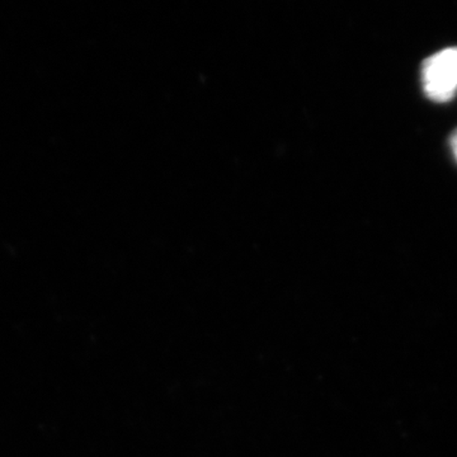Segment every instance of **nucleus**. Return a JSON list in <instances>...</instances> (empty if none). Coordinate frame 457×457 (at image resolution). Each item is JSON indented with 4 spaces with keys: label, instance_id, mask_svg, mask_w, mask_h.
Segmentation results:
<instances>
[{
    "label": "nucleus",
    "instance_id": "2",
    "mask_svg": "<svg viewBox=\"0 0 457 457\" xmlns=\"http://www.w3.org/2000/svg\"><path fill=\"white\" fill-rule=\"evenodd\" d=\"M450 146L451 150H453V154L455 156L457 162V129L455 131L451 134L450 137Z\"/></svg>",
    "mask_w": 457,
    "mask_h": 457
},
{
    "label": "nucleus",
    "instance_id": "1",
    "mask_svg": "<svg viewBox=\"0 0 457 457\" xmlns=\"http://www.w3.org/2000/svg\"><path fill=\"white\" fill-rule=\"evenodd\" d=\"M422 87L427 97L445 104L457 93V47H447L427 57L423 62Z\"/></svg>",
    "mask_w": 457,
    "mask_h": 457
}]
</instances>
